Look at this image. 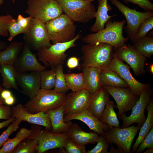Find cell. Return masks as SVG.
I'll list each match as a JSON object with an SVG mask.
<instances>
[{
  "instance_id": "5bb4252c",
  "label": "cell",
  "mask_w": 153,
  "mask_h": 153,
  "mask_svg": "<svg viewBox=\"0 0 153 153\" xmlns=\"http://www.w3.org/2000/svg\"><path fill=\"white\" fill-rule=\"evenodd\" d=\"M92 94L84 89L66 95L63 104L65 115L77 114L88 109Z\"/></svg>"
},
{
  "instance_id": "44dd1931",
  "label": "cell",
  "mask_w": 153,
  "mask_h": 153,
  "mask_svg": "<svg viewBox=\"0 0 153 153\" xmlns=\"http://www.w3.org/2000/svg\"><path fill=\"white\" fill-rule=\"evenodd\" d=\"M68 138L82 145L97 143L99 136L95 131L87 132L83 131L76 123L72 124L67 132Z\"/></svg>"
},
{
  "instance_id": "8d00e7d4",
  "label": "cell",
  "mask_w": 153,
  "mask_h": 153,
  "mask_svg": "<svg viewBox=\"0 0 153 153\" xmlns=\"http://www.w3.org/2000/svg\"><path fill=\"white\" fill-rule=\"evenodd\" d=\"M153 28V16L145 20L141 24L135 35L133 42L135 41L146 36Z\"/></svg>"
},
{
  "instance_id": "c3c4849f",
  "label": "cell",
  "mask_w": 153,
  "mask_h": 153,
  "mask_svg": "<svg viewBox=\"0 0 153 153\" xmlns=\"http://www.w3.org/2000/svg\"><path fill=\"white\" fill-rule=\"evenodd\" d=\"M15 119L16 118L12 117L10 119L7 120L5 121L1 122H0V129L2 128L8 126L10 123H12Z\"/></svg>"
},
{
  "instance_id": "f1b7e54d",
  "label": "cell",
  "mask_w": 153,
  "mask_h": 153,
  "mask_svg": "<svg viewBox=\"0 0 153 153\" xmlns=\"http://www.w3.org/2000/svg\"><path fill=\"white\" fill-rule=\"evenodd\" d=\"M146 109L148 111L147 116L145 122L141 127L138 136L132 147V153L135 152L140 144L143 140L148 132L153 127V101L152 98H151Z\"/></svg>"
},
{
  "instance_id": "3957f363",
  "label": "cell",
  "mask_w": 153,
  "mask_h": 153,
  "mask_svg": "<svg viewBox=\"0 0 153 153\" xmlns=\"http://www.w3.org/2000/svg\"><path fill=\"white\" fill-rule=\"evenodd\" d=\"M66 97L65 94H59L53 90L41 88L35 96L29 99L24 106L31 113H46L63 105Z\"/></svg>"
},
{
  "instance_id": "f6af8a7d",
  "label": "cell",
  "mask_w": 153,
  "mask_h": 153,
  "mask_svg": "<svg viewBox=\"0 0 153 153\" xmlns=\"http://www.w3.org/2000/svg\"><path fill=\"white\" fill-rule=\"evenodd\" d=\"M32 18L30 16L25 17L22 14H20L18 16L16 20L18 24L21 27L26 30L29 27Z\"/></svg>"
},
{
  "instance_id": "ffe728a7",
  "label": "cell",
  "mask_w": 153,
  "mask_h": 153,
  "mask_svg": "<svg viewBox=\"0 0 153 153\" xmlns=\"http://www.w3.org/2000/svg\"><path fill=\"white\" fill-rule=\"evenodd\" d=\"M64 119L66 122L75 120L81 121L86 125L90 130L100 135H103L105 131L110 129L107 124L102 123L99 118L93 115L88 109L79 113L65 115Z\"/></svg>"
},
{
  "instance_id": "60d3db41",
  "label": "cell",
  "mask_w": 153,
  "mask_h": 153,
  "mask_svg": "<svg viewBox=\"0 0 153 153\" xmlns=\"http://www.w3.org/2000/svg\"><path fill=\"white\" fill-rule=\"evenodd\" d=\"M8 30L9 36L7 40L9 41H11L18 35L24 33L26 31L18 24L15 19H14L8 25Z\"/></svg>"
},
{
  "instance_id": "83f0119b",
  "label": "cell",
  "mask_w": 153,
  "mask_h": 153,
  "mask_svg": "<svg viewBox=\"0 0 153 153\" xmlns=\"http://www.w3.org/2000/svg\"><path fill=\"white\" fill-rule=\"evenodd\" d=\"M0 73L2 78L3 86L6 88H12L21 92L16 82L17 73L13 65L8 64L0 65Z\"/></svg>"
},
{
  "instance_id": "7a4b0ae2",
  "label": "cell",
  "mask_w": 153,
  "mask_h": 153,
  "mask_svg": "<svg viewBox=\"0 0 153 153\" xmlns=\"http://www.w3.org/2000/svg\"><path fill=\"white\" fill-rule=\"evenodd\" d=\"M114 50L112 46L103 43L97 42L82 45L81 48L82 68L91 67L101 69L109 65Z\"/></svg>"
},
{
  "instance_id": "f5cc1de1",
  "label": "cell",
  "mask_w": 153,
  "mask_h": 153,
  "mask_svg": "<svg viewBox=\"0 0 153 153\" xmlns=\"http://www.w3.org/2000/svg\"><path fill=\"white\" fill-rule=\"evenodd\" d=\"M8 46L6 42L0 40V51L5 48Z\"/></svg>"
},
{
  "instance_id": "6da1fadb",
  "label": "cell",
  "mask_w": 153,
  "mask_h": 153,
  "mask_svg": "<svg viewBox=\"0 0 153 153\" xmlns=\"http://www.w3.org/2000/svg\"><path fill=\"white\" fill-rule=\"evenodd\" d=\"M126 23L125 20L112 21L110 19L105 24L104 29L96 33L88 34L83 37L81 40L86 44L97 42L107 44L112 46L116 51L129 40L123 35L124 26Z\"/></svg>"
},
{
  "instance_id": "1f68e13d",
  "label": "cell",
  "mask_w": 153,
  "mask_h": 153,
  "mask_svg": "<svg viewBox=\"0 0 153 153\" xmlns=\"http://www.w3.org/2000/svg\"><path fill=\"white\" fill-rule=\"evenodd\" d=\"M41 130L37 128L36 132L33 131L31 134L26 138V141H22L12 153H33L36 151L38 143L37 137Z\"/></svg>"
},
{
  "instance_id": "d4e9b609",
  "label": "cell",
  "mask_w": 153,
  "mask_h": 153,
  "mask_svg": "<svg viewBox=\"0 0 153 153\" xmlns=\"http://www.w3.org/2000/svg\"><path fill=\"white\" fill-rule=\"evenodd\" d=\"M111 9L112 7L108 4L107 0H101L94 15V18L96 19L95 22L90 27L91 31L96 33L103 29L106 23L112 17L117 15H108V12Z\"/></svg>"
},
{
  "instance_id": "9f6ffc18",
  "label": "cell",
  "mask_w": 153,
  "mask_h": 153,
  "mask_svg": "<svg viewBox=\"0 0 153 153\" xmlns=\"http://www.w3.org/2000/svg\"><path fill=\"white\" fill-rule=\"evenodd\" d=\"M5 103L4 100L0 97V105L1 104H4Z\"/></svg>"
},
{
  "instance_id": "e0dca14e",
  "label": "cell",
  "mask_w": 153,
  "mask_h": 153,
  "mask_svg": "<svg viewBox=\"0 0 153 153\" xmlns=\"http://www.w3.org/2000/svg\"><path fill=\"white\" fill-rule=\"evenodd\" d=\"M13 66L17 73L32 71H41L46 69L37 60L27 45L24 42L22 51Z\"/></svg>"
},
{
  "instance_id": "9a60e30c",
  "label": "cell",
  "mask_w": 153,
  "mask_h": 153,
  "mask_svg": "<svg viewBox=\"0 0 153 153\" xmlns=\"http://www.w3.org/2000/svg\"><path fill=\"white\" fill-rule=\"evenodd\" d=\"M115 100L118 109V116L131 110L139 95L134 94L129 87L120 88L103 86Z\"/></svg>"
},
{
  "instance_id": "bcb514c9",
  "label": "cell",
  "mask_w": 153,
  "mask_h": 153,
  "mask_svg": "<svg viewBox=\"0 0 153 153\" xmlns=\"http://www.w3.org/2000/svg\"><path fill=\"white\" fill-rule=\"evenodd\" d=\"M12 109L9 106L0 105V119L8 120L11 117Z\"/></svg>"
},
{
  "instance_id": "5b68a950",
  "label": "cell",
  "mask_w": 153,
  "mask_h": 153,
  "mask_svg": "<svg viewBox=\"0 0 153 153\" xmlns=\"http://www.w3.org/2000/svg\"><path fill=\"white\" fill-rule=\"evenodd\" d=\"M45 25L52 44L69 41L76 36V26L65 14L48 21Z\"/></svg>"
},
{
  "instance_id": "ac0fdd59",
  "label": "cell",
  "mask_w": 153,
  "mask_h": 153,
  "mask_svg": "<svg viewBox=\"0 0 153 153\" xmlns=\"http://www.w3.org/2000/svg\"><path fill=\"white\" fill-rule=\"evenodd\" d=\"M11 116L16 118H20L22 121L43 126L46 129L52 131L51 122L46 113H31L21 104L18 103L12 107Z\"/></svg>"
},
{
  "instance_id": "277c9868",
  "label": "cell",
  "mask_w": 153,
  "mask_h": 153,
  "mask_svg": "<svg viewBox=\"0 0 153 153\" xmlns=\"http://www.w3.org/2000/svg\"><path fill=\"white\" fill-rule=\"evenodd\" d=\"M81 32L78 33L73 39L69 41L51 44L48 48H43L38 50L37 54L38 60L42 62L46 68H56L59 65H63L67 56L66 51L76 46L75 42L81 38Z\"/></svg>"
},
{
  "instance_id": "ee69618b",
  "label": "cell",
  "mask_w": 153,
  "mask_h": 153,
  "mask_svg": "<svg viewBox=\"0 0 153 153\" xmlns=\"http://www.w3.org/2000/svg\"><path fill=\"white\" fill-rule=\"evenodd\" d=\"M126 4L131 3L136 4L145 11H153V4L149 0H123Z\"/></svg>"
},
{
  "instance_id": "b9f144b4",
  "label": "cell",
  "mask_w": 153,
  "mask_h": 153,
  "mask_svg": "<svg viewBox=\"0 0 153 153\" xmlns=\"http://www.w3.org/2000/svg\"><path fill=\"white\" fill-rule=\"evenodd\" d=\"M14 19L9 14L0 16V36L4 37L8 36V27L10 23Z\"/></svg>"
},
{
  "instance_id": "db71d44e",
  "label": "cell",
  "mask_w": 153,
  "mask_h": 153,
  "mask_svg": "<svg viewBox=\"0 0 153 153\" xmlns=\"http://www.w3.org/2000/svg\"><path fill=\"white\" fill-rule=\"evenodd\" d=\"M148 71L152 74H153V64L151 63L150 64H148Z\"/></svg>"
},
{
  "instance_id": "30bf717a",
  "label": "cell",
  "mask_w": 153,
  "mask_h": 153,
  "mask_svg": "<svg viewBox=\"0 0 153 153\" xmlns=\"http://www.w3.org/2000/svg\"><path fill=\"white\" fill-rule=\"evenodd\" d=\"M152 94V90L150 85L141 92L129 116H127L125 113L118 116L119 118L122 121V128L128 127L135 123H137L138 126L141 127L146 119L145 110L150 102Z\"/></svg>"
},
{
  "instance_id": "7bdbcfd3",
  "label": "cell",
  "mask_w": 153,
  "mask_h": 153,
  "mask_svg": "<svg viewBox=\"0 0 153 153\" xmlns=\"http://www.w3.org/2000/svg\"><path fill=\"white\" fill-rule=\"evenodd\" d=\"M153 148V127L140 144L135 152L141 153L146 148Z\"/></svg>"
},
{
  "instance_id": "91938a15",
  "label": "cell",
  "mask_w": 153,
  "mask_h": 153,
  "mask_svg": "<svg viewBox=\"0 0 153 153\" xmlns=\"http://www.w3.org/2000/svg\"><path fill=\"white\" fill-rule=\"evenodd\" d=\"M84 0L88 1H89L92 2V1H94L95 0Z\"/></svg>"
},
{
  "instance_id": "7402d4cb",
  "label": "cell",
  "mask_w": 153,
  "mask_h": 153,
  "mask_svg": "<svg viewBox=\"0 0 153 153\" xmlns=\"http://www.w3.org/2000/svg\"><path fill=\"white\" fill-rule=\"evenodd\" d=\"M82 69L86 89L92 94L96 93L103 86L100 79L101 68L88 67Z\"/></svg>"
},
{
  "instance_id": "6f0895ef",
  "label": "cell",
  "mask_w": 153,
  "mask_h": 153,
  "mask_svg": "<svg viewBox=\"0 0 153 153\" xmlns=\"http://www.w3.org/2000/svg\"><path fill=\"white\" fill-rule=\"evenodd\" d=\"M4 0H0V7L3 5Z\"/></svg>"
},
{
  "instance_id": "e575fe53",
  "label": "cell",
  "mask_w": 153,
  "mask_h": 153,
  "mask_svg": "<svg viewBox=\"0 0 153 153\" xmlns=\"http://www.w3.org/2000/svg\"><path fill=\"white\" fill-rule=\"evenodd\" d=\"M40 72L41 88L47 90L54 88L56 80V68Z\"/></svg>"
},
{
  "instance_id": "d6a6232c",
  "label": "cell",
  "mask_w": 153,
  "mask_h": 153,
  "mask_svg": "<svg viewBox=\"0 0 153 153\" xmlns=\"http://www.w3.org/2000/svg\"><path fill=\"white\" fill-rule=\"evenodd\" d=\"M134 48L146 58H150L153 55V37L146 36L138 39L133 43Z\"/></svg>"
},
{
  "instance_id": "484cf974",
  "label": "cell",
  "mask_w": 153,
  "mask_h": 153,
  "mask_svg": "<svg viewBox=\"0 0 153 153\" xmlns=\"http://www.w3.org/2000/svg\"><path fill=\"white\" fill-rule=\"evenodd\" d=\"M100 79L103 86L120 88L129 87L128 84L109 65L101 69Z\"/></svg>"
},
{
  "instance_id": "816d5d0a",
  "label": "cell",
  "mask_w": 153,
  "mask_h": 153,
  "mask_svg": "<svg viewBox=\"0 0 153 153\" xmlns=\"http://www.w3.org/2000/svg\"><path fill=\"white\" fill-rule=\"evenodd\" d=\"M4 100L5 103L8 105H12L15 101V98L12 95Z\"/></svg>"
},
{
  "instance_id": "cb8c5ba5",
  "label": "cell",
  "mask_w": 153,
  "mask_h": 153,
  "mask_svg": "<svg viewBox=\"0 0 153 153\" xmlns=\"http://www.w3.org/2000/svg\"><path fill=\"white\" fill-rule=\"evenodd\" d=\"M110 95L103 86L96 93L92 94L88 109L100 120L106 104L110 100Z\"/></svg>"
},
{
  "instance_id": "2e32d148",
  "label": "cell",
  "mask_w": 153,
  "mask_h": 153,
  "mask_svg": "<svg viewBox=\"0 0 153 153\" xmlns=\"http://www.w3.org/2000/svg\"><path fill=\"white\" fill-rule=\"evenodd\" d=\"M49 130H42L39 134L36 148L38 153H43L52 149L63 148L65 142L68 138L67 132L54 133Z\"/></svg>"
},
{
  "instance_id": "6125c7cd",
  "label": "cell",
  "mask_w": 153,
  "mask_h": 153,
  "mask_svg": "<svg viewBox=\"0 0 153 153\" xmlns=\"http://www.w3.org/2000/svg\"><path fill=\"white\" fill-rule=\"evenodd\" d=\"M98 2V4L100 2L101 0H97Z\"/></svg>"
},
{
  "instance_id": "8992f818",
  "label": "cell",
  "mask_w": 153,
  "mask_h": 153,
  "mask_svg": "<svg viewBox=\"0 0 153 153\" xmlns=\"http://www.w3.org/2000/svg\"><path fill=\"white\" fill-rule=\"evenodd\" d=\"M63 12L73 21L86 23L94 18L95 8L92 2L84 0H56Z\"/></svg>"
},
{
  "instance_id": "7c38bea8",
  "label": "cell",
  "mask_w": 153,
  "mask_h": 153,
  "mask_svg": "<svg viewBox=\"0 0 153 153\" xmlns=\"http://www.w3.org/2000/svg\"><path fill=\"white\" fill-rule=\"evenodd\" d=\"M115 52L117 57L127 63L136 75L145 74L144 67L146 58L137 52L132 44H125Z\"/></svg>"
},
{
  "instance_id": "ab89813d",
  "label": "cell",
  "mask_w": 153,
  "mask_h": 153,
  "mask_svg": "<svg viewBox=\"0 0 153 153\" xmlns=\"http://www.w3.org/2000/svg\"><path fill=\"white\" fill-rule=\"evenodd\" d=\"M96 146L92 149L86 151V153H109V143L104 136L100 135Z\"/></svg>"
},
{
  "instance_id": "680465c9",
  "label": "cell",
  "mask_w": 153,
  "mask_h": 153,
  "mask_svg": "<svg viewBox=\"0 0 153 153\" xmlns=\"http://www.w3.org/2000/svg\"><path fill=\"white\" fill-rule=\"evenodd\" d=\"M3 90V89L2 88L0 85V93H1Z\"/></svg>"
},
{
  "instance_id": "603a6c76",
  "label": "cell",
  "mask_w": 153,
  "mask_h": 153,
  "mask_svg": "<svg viewBox=\"0 0 153 153\" xmlns=\"http://www.w3.org/2000/svg\"><path fill=\"white\" fill-rule=\"evenodd\" d=\"M64 110L63 104L56 109L46 113L50 119L52 132L56 133L67 132L72 124L71 121L67 122L65 121Z\"/></svg>"
},
{
  "instance_id": "ba28073f",
  "label": "cell",
  "mask_w": 153,
  "mask_h": 153,
  "mask_svg": "<svg viewBox=\"0 0 153 153\" xmlns=\"http://www.w3.org/2000/svg\"><path fill=\"white\" fill-rule=\"evenodd\" d=\"M24 34V43L31 50L37 51L48 48L52 44L45 23L38 20L32 18Z\"/></svg>"
},
{
  "instance_id": "836d02e7",
  "label": "cell",
  "mask_w": 153,
  "mask_h": 153,
  "mask_svg": "<svg viewBox=\"0 0 153 153\" xmlns=\"http://www.w3.org/2000/svg\"><path fill=\"white\" fill-rule=\"evenodd\" d=\"M64 76L67 87L72 92L86 89L82 72L64 74Z\"/></svg>"
},
{
  "instance_id": "f35d334b",
  "label": "cell",
  "mask_w": 153,
  "mask_h": 153,
  "mask_svg": "<svg viewBox=\"0 0 153 153\" xmlns=\"http://www.w3.org/2000/svg\"><path fill=\"white\" fill-rule=\"evenodd\" d=\"M63 148L66 153H86L85 146L79 144L68 138L65 141Z\"/></svg>"
},
{
  "instance_id": "d590c367",
  "label": "cell",
  "mask_w": 153,
  "mask_h": 153,
  "mask_svg": "<svg viewBox=\"0 0 153 153\" xmlns=\"http://www.w3.org/2000/svg\"><path fill=\"white\" fill-rule=\"evenodd\" d=\"M63 68V65H59L56 68V80L53 90L58 93L66 94L69 89L66 84Z\"/></svg>"
},
{
  "instance_id": "4316f807",
  "label": "cell",
  "mask_w": 153,
  "mask_h": 153,
  "mask_svg": "<svg viewBox=\"0 0 153 153\" xmlns=\"http://www.w3.org/2000/svg\"><path fill=\"white\" fill-rule=\"evenodd\" d=\"M24 43L14 41L0 51V65L8 64L13 65L19 56L23 47Z\"/></svg>"
},
{
  "instance_id": "11a10c76",
  "label": "cell",
  "mask_w": 153,
  "mask_h": 153,
  "mask_svg": "<svg viewBox=\"0 0 153 153\" xmlns=\"http://www.w3.org/2000/svg\"><path fill=\"white\" fill-rule=\"evenodd\" d=\"M144 153H153V148H148V150L144 152Z\"/></svg>"
},
{
  "instance_id": "d6986e66",
  "label": "cell",
  "mask_w": 153,
  "mask_h": 153,
  "mask_svg": "<svg viewBox=\"0 0 153 153\" xmlns=\"http://www.w3.org/2000/svg\"><path fill=\"white\" fill-rule=\"evenodd\" d=\"M17 73L16 81L22 89L21 92L29 99L34 97L41 88L40 72L31 71Z\"/></svg>"
},
{
  "instance_id": "7dc6e473",
  "label": "cell",
  "mask_w": 153,
  "mask_h": 153,
  "mask_svg": "<svg viewBox=\"0 0 153 153\" xmlns=\"http://www.w3.org/2000/svg\"><path fill=\"white\" fill-rule=\"evenodd\" d=\"M79 60L75 56H72L68 59L67 62V67L70 69L75 68L79 65Z\"/></svg>"
},
{
  "instance_id": "8fae6325",
  "label": "cell",
  "mask_w": 153,
  "mask_h": 153,
  "mask_svg": "<svg viewBox=\"0 0 153 153\" xmlns=\"http://www.w3.org/2000/svg\"><path fill=\"white\" fill-rule=\"evenodd\" d=\"M140 128L135 125L122 128L113 127L109 131H105L103 136L109 144H115L122 149L124 153H130L133 140Z\"/></svg>"
},
{
  "instance_id": "9c48e42d",
  "label": "cell",
  "mask_w": 153,
  "mask_h": 153,
  "mask_svg": "<svg viewBox=\"0 0 153 153\" xmlns=\"http://www.w3.org/2000/svg\"><path fill=\"white\" fill-rule=\"evenodd\" d=\"M110 1L125 16L127 24L124 28L127 37L132 43L141 24L147 18L153 16V11L140 12L130 8L118 0Z\"/></svg>"
},
{
  "instance_id": "52a82bcc",
  "label": "cell",
  "mask_w": 153,
  "mask_h": 153,
  "mask_svg": "<svg viewBox=\"0 0 153 153\" xmlns=\"http://www.w3.org/2000/svg\"><path fill=\"white\" fill-rule=\"evenodd\" d=\"M26 13L45 23L63 14L56 0H28Z\"/></svg>"
},
{
  "instance_id": "681fc988",
  "label": "cell",
  "mask_w": 153,
  "mask_h": 153,
  "mask_svg": "<svg viewBox=\"0 0 153 153\" xmlns=\"http://www.w3.org/2000/svg\"><path fill=\"white\" fill-rule=\"evenodd\" d=\"M1 93V97L4 99L12 95L11 92L8 90H3Z\"/></svg>"
},
{
  "instance_id": "74e56055",
  "label": "cell",
  "mask_w": 153,
  "mask_h": 153,
  "mask_svg": "<svg viewBox=\"0 0 153 153\" xmlns=\"http://www.w3.org/2000/svg\"><path fill=\"white\" fill-rule=\"evenodd\" d=\"M22 121L21 119L16 118L0 136V149L8 138L9 136L19 128L20 124Z\"/></svg>"
},
{
  "instance_id": "4dcf8cb0",
  "label": "cell",
  "mask_w": 153,
  "mask_h": 153,
  "mask_svg": "<svg viewBox=\"0 0 153 153\" xmlns=\"http://www.w3.org/2000/svg\"><path fill=\"white\" fill-rule=\"evenodd\" d=\"M115 106L114 102L109 100L106 104L100 119L102 123L108 125L110 129H111L113 127L120 128L117 114L114 110Z\"/></svg>"
},
{
  "instance_id": "f546056e",
  "label": "cell",
  "mask_w": 153,
  "mask_h": 153,
  "mask_svg": "<svg viewBox=\"0 0 153 153\" xmlns=\"http://www.w3.org/2000/svg\"><path fill=\"white\" fill-rule=\"evenodd\" d=\"M33 131L25 128H21L15 137L12 139L9 138L0 149V153H12L23 141L29 137Z\"/></svg>"
},
{
  "instance_id": "4fadbf2b",
  "label": "cell",
  "mask_w": 153,
  "mask_h": 153,
  "mask_svg": "<svg viewBox=\"0 0 153 153\" xmlns=\"http://www.w3.org/2000/svg\"><path fill=\"white\" fill-rule=\"evenodd\" d=\"M109 66L128 84L131 91L136 95L139 96L141 92L150 85L149 83H142L137 80L130 72L129 66L119 59L115 52H114Z\"/></svg>"
},
{
  "instance_id": "f907efd6",
  "label": "cell",
  "mask_w": 153,
  "mask_h": 153,
  "mask_svg": "<svg viewBox=\"0 0 153 153\" xmlns=\"http://www.w3.org/2000/svg\"><path fill=\"white\" fill-rule=\"evenodd\" d=\"M111 145V147L110 151H109V153H124L122 149L120 146H117L118 147V149L115 148L112 145V144H110Z\"/></svg>"
},
{
  "instance_id": "94428289",
  "label": "cell",
  "mask_w": 153,
  "mask_h": 153,
  "mask_svg": "<svg viewBox=\"0 0 153 153\" xmlns=\"http://www.w3.org/2000/svg\"><path fill=\"white\" fill-rule=\"evenodd\" d=\"M12 2L13 3H15L16 0H12Z\"/></svg>"
}]
</instances>
